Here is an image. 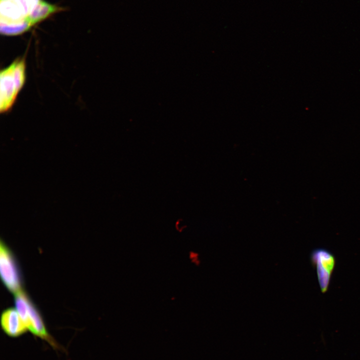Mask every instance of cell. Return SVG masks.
Returning a JSON list of instances; mask_svg holds the SVG:
<instances>
[{
	"label": "cell",
	"mask_w": 360,
	"mask_h": 360,
	"mask_svg": "<svg viewBox=\"0 0 360 360\" xmlns=\"http://www.w3.org/2000/svg\"><path fill=\"white\" fill-rule=\"evenodd\" d=\"M26 326L28 329L34 334L47 341L52 346L56 347L57 344L48 332L39 312L30 299L28 300Z\"/></svg>",
	"instance_id": "obj_6"
},
{
	"label": "cell",
	"mask_w": 360,
	"mask_h": 360,
	"mask_svg": "<svg viewBox=\"0 0 360 360\" xmlns=\"http://www.w3.org/2000/svg\"><path fill=\"white\" fill-rule=\"evenodd\" d=\"M1 326L8 336L16 338L25 333L28 328L16 308L4 310L0 318Z\"/></svg>",
	"instance_id": "obj_5"
},
{
	"label": "cell",
	"mask_w": 360,
	"mask_h": 360,
	"mask_svg": "<svg viewBox=\"0 0 360 360\" xmlns=\"http://www.w3.org/2000/svg\"><path fill=\"white\" fill-rule=\"evenodd\" d=\"M39 0H0L1 33L15 36L28 30L26 18Z\"/></svg>",
	"instance_id": "obj_1"
},
{
	"label": "cell",
	"mask_w": 360,
	"mask_h": 360,
	"mask_svg": "<svg viewBox=\"0 0 360 360\" xmlns=\"http://www.w3.org/2000/svg\"><path fill=\"white\" fill-rule=\"evenodd\" d=\"M310 260L316 268L320 290L322 292H325L328 288L331 276L335 266V257L329 250L319 248L312 252Z\"/></svg>",
	"instance_id": "obj_4"
},
{
	"label": "cell",
	"mask_w": 360,
	"mask_h": 360,
	"mask_svg": "<svg viewBox=\"0 0 360 360\" xmlns=\"http://www.w3.org/2000/svg\"><path fill=\"white\" fill-rule=\"evenodd\" d=\"M61 9L56 5L50 4L44 0H40L26 18V22L31 27L53 14L60 11Z\"/></svg>",
	"instance_id": "obj_7"
},
{
	"label": "cell",
	"mask_w": 360,
	"mask_h": 360,
	"mask_svg": "<svg viewBox=\"0 0 360 360\" xmlns=\"http://www.w3.org/2000/svg\"><path fill=\"white\" fill-rule=\"evenodd\" d=\"M26 66L24 60H16L1 71L0 112H6L11 108L25 81Z\"/></svg>",
	"instance_id": "obj_2"
},
{
	"label": "cell",
	"mask_w": 360,
	"mask_h": 360,
	"mask_svg": "<svg viewBox=\"0 0 360 360\" xmlns=\"http://www.w3.org/2000/svg\"><path fill=\"white\" fill-rule=\"evenodd\" d=\"M0 273L2 280L9 291L16 294L22 290L21 277L15 258L2 240L0 244Z\"/></svg>",
	"instance_id": "obj_3"
}]
</instances>
